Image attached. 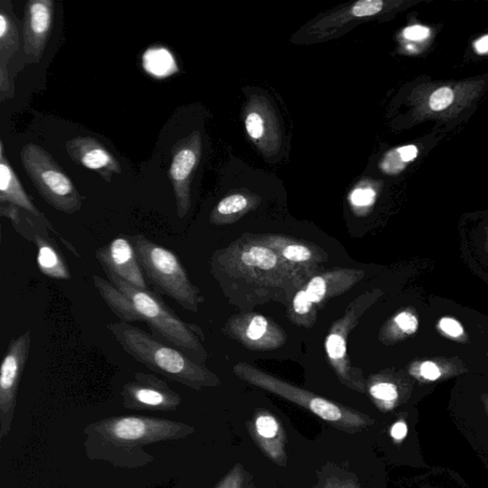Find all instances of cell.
Wrapping results in <instances>:
<instances>
[{
    "instance_id": "6da1fadb",
    "label": "cell",
    "mask_w": 488,
    "mask_h": 488,
    "mask_svg": "<svg viewBox=\"0 0 488 488\" xmlns=\"http://www.w3.org/2000/svg\"><path fill=\"white\" fill-rule=\"evenodd\" d=\"M195 428L181 422L149 416H117L88 425L84 429L85 454L121 468H138L154 461L145 449L149 444L178 441L193 435Z\"/></svg>"
},
{
    "instance_id": "7a4b0ae2",
    "label": "cell",
    "mask_w": 488,
    "mask_h": 488,
    "mask_svg": "<svg viewBox=\"0 0 488 488\" xmlns=\"http://www.w3.org/2000/svg\"><path fill=\"white\" fill-rule=\"evenodd\" d=\"M212 274L223 289L237 280L261 289L296 290L312 275L292 266L272 249L247 237L217 251L211 260Z\"/></svg>"
},
{
    "instance_id": "3957f363",
    "label": "cell",
    "mask_w": 488,
    "mask_h": 488,
    "mask_svg": "<svg viewBox=\"0 0 488 488\" xmlns=\"http://www.w3.org/2000/svg\"><path fill=\"white\" fill-rule=\"evenodd\" d=\"M107 328L129 356L157 374L197 391L221 385L214 372L145 330L122 321L110 323Z\"/></svg>"
},
{
    "instance_id": "277c9868",
    "label": "cell",
    "mask_w": 488,
    "mask_h": 488,
    "mask_svg": "<svg viewBox=\"0 0 488 488\" xmlns=\"http://www.w3.org/2000/svg\"><path fill=\"white\" fill-rule=\"evenodd\" d=\"M105 273L108 280L131 299L142 323L148 325L155 338L181 350L197 364L206 362L208 353L203 344L206 336L199 326L181 320L159 295L150 290H140L108 270Z\"/></svg>"
},
{
    "instance_id": "5b68a950",
    "label": "cell",
    "mask_w": 488,
    "mask_h": 488,
    "mask_svg": "<svg viewBox=\"0 0 488 488\" xmlns=\"http://www.w3.org/2000/svg\"><path fill=\"white\" fill-rule=\"evenodd\" d=\"M128 239L155 291L173 299L185 310L198 312L205 299L191 282L178 255L142 234L128 236Z\"/></svg>"
},
{
    "instance_id": "8992f818",
    "label": "cell",
    "mask_w": 488,
    "mask_h": 488,
    "mask_svg": "<svg viewBox=\"0 0 488 488\" xmlns=\"http://www.w3.org/2000/svg\"><path fill=\"white\" fill-rule=\"evenodd\" d=\"M233 372L240 380L292 401L344 433L350 434L361 433L374 423L366 414L299 389L248 363H239L233 367Z\"/></svg>"
},
{
    "instance_id": "52a82bcc",
    "label": "cell",
    "mask_w": 488,
    "mask_h": 488,
    "mask_svg": "<svg viewBox=\"0 0 488 488\" xmlns=\"http://www.w3.org/2000/svg\"><path fill=\"white\" fill-rule=\"evenodd\" d=\"M21 162L40 196L53 208L67 215L81 209L83 198L47 151L28 143L21 150Z\"/></svg>"
},
{
    "instance_id": "ba28073f",
    "label": "cell",
    "mask_w": 488,
    "mask_h": 488,
    "mask_svg": "<svg viewBox=\"0 0 488 488\" xmlns=\"http://www.w3.org/2000/svg\"><path fill=\"white\" fill-rule=\"evenodd\" d=\"M372 294H364L353 300L342 318L333 324L325 339L328 361L333 367L340 382L349 389L366 393V381L362 370L351 366L348 353V338L358 319L370 307Z\"/></svg>"
},
{
    "instance_id": "9c48e42d",
    "label": "cell",
    "mask_w": 488,
    "mask_h": 488,
    "mask_svg": "<svg viewBox=\"0 0 488 488\" xmlns=\"http://www.w3.org/2000/svg\"><path fill=\"white\" fill-rule=\"evenodd\" d=\"M31 343V330L13 339L0 366V440H4L11 432L19 386L30 355Z\"/></svg>"
},
{
    "instance_id": "30bf717a",
    "label": "cell",
    "mask_w": 488,
    "mask_h": 488,
    "mask_svg": "<svg viewBox=\"0 0 488 488\" xmlns=\"http://www.w3.org/2000/svg\"><path fill=\"white\" fill-rule=\"evenodd\" d=\"M12 223L23 238L35 244L38 267L43 275L55 280L72 278L65 258L55 240L50 237L49 231L54 232L64 247H68L70 241L57 232L47 219L34 221L25 216L23 220L21 213L19 218Z\"/></svg>"
},
{
    "instance_id": "8fae6325",
    "label": "cell",
    "mask_w": 488,
    "mask_h": 488,
    "mask_svg": "<svg viewBox=\"0 0 488 488\" xmlns=\"http://www.w3.org/2000/svg\"><path fill=\"white\" fill-rule=\"evenodd\" d=\"M171 153L169 178L173 186L178 216L183 219L191 208V183L202 156V135L194 131L177 141Z\"/></svg>"
},
{
    "instance_id": "7c38bea8",
    "label": "cell",
    "mask_w": 488,
    "mask_h": 488,
    "mask_svg": "<svg viewBox=\"0 0 488 488\" xmlns=\"http://www.w3.org/2000/svg\"><path fill=\"white\" fill-rule=\"evenodd\" d=\"M122 397L125 408L139 411L173 412L182 401L165 381L143 372L123 385Z\"/></svg>"
},
{
    "instance_id": "4fadbf2b",
    "label": "cell",
    "mask_w": 488,
    "mask_h": 488,
    "mask_svg": "<svg viewBox=\"0 0 488 488\" xmlns=\"http://www.w3.org/2000/svg\"><path fill=\"white\" fill-rule=\"evenodd\" d=\"M223 332L251 350H273L283 346L287 336L283 330L265 316L255 313L234 316Z\"/></svg>"
},
{
    "instance_id": "5bb4252c",
    "label": "cell",
    "mask_w": 488,
    "mask_h": 488,
    "mask_svg": "<svg viewBox=\"0 0 488 488\" xmlns=\"http://www.w3.org/2000/svg\"><path fill=\"white\" fill-rule=\"evenodd\" d=\"M95 257L104 270L114 273L140 290H149L134 246L127 235H120L105 246L97 248Z\"/></svg>"
},
{
    "instance_id": "9a60e30c",
    "label": "cell",
    "mask_w": 488,
    "mask_h": 488,
    "mask_svg": "<svg viewBox=\"0 0 488 488\" xmlns=\"http://www.w3.org/2000/svg\"><path fill=\"white\" fill-rule=\"evenodd\" d=\"M55 18L52 0H30L25 6L23 40L25 54L39 63L47 46Z\"/></svg>"
},
{
    "instance_id": "2e32d148",
    "label": "cell",
    "mask_w": 488,
    "mask_h": 488,
    "mask_svg": "<svg viewBox=\"0 0 488 488\" xmlns=\"http://www.w3.org/2000/svg\"><path fill=\"white\" fill-rule=\"evenodd\" d=\"M275 251L287 264L303 269L313 276L317 268L327 260V256L317 248H311L303 241L282 235H256L247 237Z\"/></svg>"
},
{
    "instance_id": "e0dca14e",
    "label": "cell",
    "mask_w": 488,
    "mask_h": 488,
    "mask_svg": "<svg viewBox=\"0 0 488 488\" xmlns=\"http://www.w3.org/2000/svg\"><path fill=\"white\" fill-rule=\"evenodd\" d=\"M255 443L277 466L287 464L286 434L281 422L266 409L257 410L248 423Z\"/></svg>"
},
{
    "instance_id": "ac0fdd59",
    "label": "cell",
    "mask_w": 488,
    "mask_h": 488,
    "mask_svg": "<svg viewBox=\"0 0 488 488\" xmlns=\"http://www.w3.org/2000/svg\"><path fill=\"white\" fill-rule=\"evenodd\" d=\"M66 150L72 160L85 168L97 172L107 181L114 175H121L122 168L109 150L97 139L91 137L74 138L66 142Z\"/></svg>"
},
{
    "instance_id": "d6986e66",
    "label": "cell",
    "mask_w": 488,
    "mask_h": 488,
    "mask_svg": "<svg viewBox=\"0 0 488 488\" xmlns=\"http://www.w3.org/2000/svg\"><path fill=\"white\" fill-rule=\"evenodd\" d=\"M364 270L336 269L313 276L307 284L306 291L315 306H321L329 299L347 292L362 281Z\"/></svg>"
},
{
    "instance_id": "ffe728a7",
    "label": "cell",
    "mask_w": 488,
    "mask_h": 488,
    "mask_svg": "<svg viewBox=\"0 0 488 488\" xmlns=\"http://www.w3.org/2000/svg\"><path fill=\"white\" fill-rule=\"evenodd\" d=\"M0 203L17 206L33 217L46 219L36 207L5 156L4 141H0Z\"/></svg>"
},
{
    "instance_id": "44dd1931",
    "label": "cell",
    "mask_w": 488,
    "mask_h": 488,
    "mask_svg": "<svg viewBox=\"0 0 488 488\" xmlns=\"http://www.w3.org/2000/svg\"><path fill=\"white\" fill-rule=\"evenodd\" d=\"M20 33L12 12L11 3L2 2L0 12V92L8 94L10 89L8 63L19 51Z\"/></svg>"
},
{
    "instance_id": "7402d4cb",
    "label": "cell",
    "mask_w": 488,
    "mask_h": 488,
    "mask_svg": "<svg viewBox=\"0 0 488 488\" xmlns=\"http://www.w3.org/2000/svg\"><path fill=\"white\" fill-rule=\"evenodd\" d=\"M93 282L105 303L121 321L128 324L142 323V319L131 299L122 293L117 286H114L109 280L107 281L97 275L93 276Z\"/></svg>"
},
{
    "instance_id": "603a6c76",
    "label": "cell",
    "mask_w": 488,
    "mask_h": 488,
    "mask_svg": "<svg viewBox=\"0 0 488 488\" xmlns=\"http://www.w3.org/2000/svg\"><path fill=\"white\" fill-rule=\"evenodd\" d=\"M250 206V200L242 194H232L221 200L216 208L210 215V222L213 224L231 223L235 218L246 212Z\"/></svg>"
},
{
    "instance_id": "cb8c5ba5",
    "label": "cell",
    "mask_w": 488,
    "mask_h": 488,
    "mask_svg": "<svg viewBox=\"0 0 488 488\" xmlns=\"http://www.w3.org/2000/svg\"><path fill=\"white\" fill-rule=\"evenodd\" d=\"M290 314L292 322L299 326L310 328L317 321V308L306 290H299L295 294Z\"/></svg>"
},
{
    "instance_id": "d4e9b609",
    "label": "cell",
    "mask_w": 488,
    "mask_h": 488,
    "mask_svg": "<svg viewBox=\"0 0 488 488\" xmlns=\"http://www.w3.org/2000/svg\"><path fill=\"white\" fill-rule=\"evenodd\" d=\"M419 150L415 146L401 147L387 153L381 164V169L389 175H397L405 170L408 164L417 157Z\"/></svg>"
},
{
    "instance_id": "484cf974",
    "label": "cell",
    "mask_w": 488,
    "mask_h": 488,
    "mask_svg": "<svg viewBox=\"0 0 488 488\" xmlns=\"http://www.w3.org/2000/svg\"><path fill=\"white\" fill-rule=\"evenodd\" d=\"M368 391L377 407L385 410L392 408L399 397L397 386L389 382L373 381Z\"/></svg>"
},
{
    "instance_id": "4316f807",
    "label": "cell",
    "mask_w": 488,
    "mask_h": 488,
    "mask_svg": "<svg viewBox=\"0 0 488 488\" xmlns=\"http://www.w3.org/2000/svg\"><path fill=\"white\" fill-rule=\"evenodd\" d=\"M170 64H174V63L170 53L166 50H151L147 53V68L152 74L156 76L166 75Z\"/></svg>"
},
{
    "instance_id": "83f0119b",
    "label": "cell",
    "mask_w": 488,
    "mask_h": 488,
    "mask_svg": "<svg viewBox=\"0 0 488 488\" xmlns=\"http://www.w3.org/2000/svg\"><path fill=\"white\" fill-rule=\"evenodd\" d=\"M248 478V475L244 467L237 465L227 473L216 488H246Z\"/></svg>"
},
{
    "instance_id": "f1b7e54d",
    "label": "cell",
    "mask_w": 488,
    "mask_h": 488,
    "mask_svg": "<svg viewBox=\"0 0 488 488\" xmlns=\"http://www.w3.org/2000/svg\"><path fill=\"white\" fill-rule=\"evenodd\" d=\"M382 0H361L356 3L350 10V16L354 18H367L375 16L383 9Z\"/></svg>"
},
{
    "instance_id": "f546056e",
    "label": "cell",
    "mask_w": 488,
    "mask_h": 488,
    "mask_svg": "<svg viewBox=\"0 0 488 488\" xmlns=\"http://www.w3.org/2000/svg\"><path fill=\"white\" fill-rule=\"evenodd\" d=\"M454 100V93L449 88L436 90L429 98V106L432 110L439 112L447 109Z\"/></svg>"
},
{
    "instance_id": "4dcf8cb0",
    "label": "cell",
    "mask_w": 488,
    "mask_h": 488,
    "mask_svg": "<svg viewBox=\"0 0 488 488\" xmlns=\"http://www.w3.org/2000/svg\"><path fill=\"white\" fill-rule=\"evenodd\" d=\"M265 122L262 114L257 112H251L248 114L246 119L247 132L253 140L263 139L265 131Z\"/></svg>"
},
{
    "instance_id": "1f68e13d",
    "label": "cell",
    "mask_w": 488,
    "mask_h": 488,
    "mask_svg": "<svg viewBox=\"0 0 488 488\" xmlns=\"http://www.w3.org/2000/svg\"><path fill=\"white\" fill-rule=\"evenodd\" d=\"M349 199L355 207H369L375 202L376 192L369 188H358L350 194Z\"/></svg>"
},
{
    "instance_id": "d6a6232c",
    "label": "cell",
    "mask_w": 488,
    "mask_h": 488,
    "mask_svg": "<svg viewBox=\"0 0 488 488\" xmlns=\"http://www.w3.org/2000/svg\"><path fill=\"white\" fill-rule=\"evenodd\" d=\"M394 323L401 332L413 334L417 332L418 320L409 312H401L396 316Z\"/></svg>"
},
{
    "instance_id": "836d02e7",
    "label": "cell",
    "mask_w": 488,
    "mask_h": 488,
    "mask_svg": "<svg viewBox=\"0 0 488 488\" xmlns=\"http://www.w3.org/2000/svg\"><path fill=\"white\" fill-rule=\"evenodd\" d=\"M404 36L412 41H424L430 36L428 28L422 25H412L405 29Z\"/></svg>"
},
{
    "instance_id": "e575fe53",
    "label": "cell",
    "mask_w": 488,
    "mask_h": 488,
    "mask_svg": "<svg viewBox=\"0 0 488 488\" xmlns=\"http://www.w3.org/2000/svg\"><path fill=\"white\" fill-rule=\"evenodd\" d=\"M440 327L442 332L451 337H459L464 333V329L460 324L451 318H443L440 322Z\"/></svg>"
},
{
    "instance_id": "d590c367",
    "label": "cell",
    "mask_w": 488,
    "mask_h": 488,
    "mask_svg": "<svg viewBox=\"0 0 488 488\" xmlns=\"http://www.w3.org/2000/svg\"><path fill=\"white\" fill-rule=\"evenodd\" d=\"M320 488H361L355 480L332 477L327 479Z\"/></svg>"
},
{
    "instance_id": "8d00e7d4",
    "label": "cell",
    "mask_w": 488,
    "mask_h": 488,
    "mask_svg": "<svg viewBox=\"0 0 488 488\" xmlns=\"http://www.w3.org/2000/svg\"><path fill=\"white\" fill-rule=\"evenodd\" d=\"M421 374L426 380L436 381L441 377V371L434 363L425 362L422 365Z\"/></svg>"
},
{
    "instance_id": "74e56055",
    "label": "cell",
    "mask_w": 488,
    "mask_h": 488,
    "mask_svg": "<svg viewBox=\"0 0 488 488\" xmlns=\"http://www.w3.org/2000/svg\"><path fill=\"white\" fill-rule=\"evenodd\" d=\"M391 437L397 441L400 442L408 434V426L404 422H398L391 427Z\"/></svg>"
},
{
    "instance_id": "f35d334b",
    "label": "cell",
    "mask_w": 488,
    "mask_h": 488,
    "mask_svg": "<svg viewBox=\"0 0 488 488\" xmlns=\"http://www.w3.org/2000/svg\"><path fill=\"white\" fill-rule=\"evenodd\" d=\"M475 48L479 54L488 53V36L482 37L476 40Z\"/></svg>"
}]
</instances>
